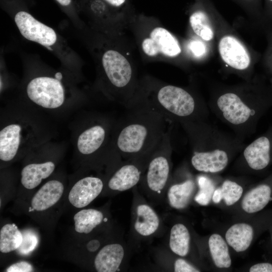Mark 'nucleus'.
<instances>
[{"instance_id": "obj_1", "label": "nucleus", "mask_w": 272, "mask_h": 272, "mask_svg": "<svg viewBox=\"0 0 272 272\" xmlns=\"http://www.w3.org/2000/svg\"><path fill=\"white\" fill-rule=\"evenodd\" d=\"M209 106L234 134L244 140L254 133L259 121L272 106L269 84L253 79L233 85L212 88Z\"/></svg>"}, {"instance_id": "obj_2", "label": "nucleus", "mask_w": 272, "mask_h": 272, "mask_svg": "<svg viewBox=\"0 0 272 272\" xmlns=\"http://www.w3.org/2000/svg\"><path fill=\"white\" fill-rule=\"evenodd\" d=\"M128 110L117 124L114 149L126 160L148 158L163 139L167 121L144 99Z\"/></svg>"}, {"instance_id": "obj_3", "label": "nucleus", "mask_w": 272, "mask_h": 272, "mask_svg": "<svg viewBox=\"0 0 272 272\" xmlns=\"http://www.w3.org/2000/svg\"><path fill=\"white\" fill-rule=\"evenodd\" d=\"M188 138L191 163L199 172L215 173L223 170L232 156L244 148L243 140L223 131L206 120L181 124Z\"/></svg>"}, {"instance_id": "obj_4", "label": "nucleus", "mask_w": 272, "mask_h": 272, "mask_svg": "<svg viewBox=\"0 0 272 272\" xmlns=\"http://www.w3.org/2000/svg\"><path fill=\"white\" fill-rule=\"evenodd\" d=\"M144 98L168 122L183 123L206 120L209 107L193 91L172 85L161 86Z\"/></svg>"}, {"instance_id": "obj_5", "label": "nucleus", "mask_w": 272, "mask_h": 272, "mask_svg": "<svg viewBox=\"0 0 272 272\" xmlns=\"http://www.w3.org/2000/svg\"><path fill=\"white\" fill-rule=\"evenodd\" d=\"M216 39L220 58L229 73L248 81L252 79L258 52L249 47L227 22L216 29Z\"/></svg>"}, {"instance_id": "obj_6", "label": "nucleus", "mask_w": 272, "mask_h": 272, "mask_svg": "<svg viewBox=\"0 0 272 272\" xmlns=\"http://www.w3.org/2000/svg\"><path fill=\"white\" fill-rule=\"evenodd\" d=\"M105 77L117 93L118 100L127 109L139 103L143 97L135 92L132 68L127 58L114 49L105 51L101 58Z\"/></svg>"}, {"instance_id": "obj_7", "label": "nucleus", "mask_w": 272, "mask_h": 272, "mask_svg": "<svg viewBox=\"0 0 272 272\" xmlns=\"http://www.w3.org/2000/svg\"><path fill=\"white\" fill-rule=\"evenodd\" d=\"M171 127L150 156L141 181L148 192L160 195L164 192L170 179L172 152Z\"/></svg>"}, {"instance_id": "obj_8", "label": "nucleus", "mask_w": 272, "mask_h": 272, "mask_svg": "<svg viewBox=\"0 0 272 272\" xmlns=\"http://www.w3.org/2000/svg\"><path fill=\"white\" fill-rule=\"evenodd\" d=\"M29 98L45 108L60 107L65 100L64 91L60 80L49 77H38L30 81L26 88Z\"/></svg>"}, {"instance_id": "obj_9", "label": "nucleus", "mask_w": 272, "mask_h": 272, "mask_svg": "<svg viewBox=\"0 0 272 272\" xmlns=\"http://www.w3.org/2000/svg\"><path fill=\"white\" fill-rule=\"evenodd\" d=\"M144 53L149 57L162 55L171 58L181 55L182 48L178 40L170 32L161 27L153 28L142 42Z\"/></svg>"}, {"instance_id": "obj_10", "label": "nucleus", "mask_w": 272, "mask_h": 272, "mask_svg": "<svg viewBox=\"0 0 272 272\" xmlns=\"http://www.w3.org/2000/svg\"><path fill=\"white\" fill-rule=\"evenodd\" d=\"M241 153L250 169L259 171L267 168L272 163V126L245 146Z\"/></svg>"}, {"instance_id": "obj_11", "label": "nucleus", "mask_w": 272, "mask_h": 272, "mask_svg": "<svg viewBox=\"0 0 272 272\" xmlns=\"http://www.w3.org/2000/svg\"><path fill=\"white\" fill-rule=\"evenodd\" d=\"M150 157L128 159L123 162L109 178V188L122 192L137 185L141 181Z\"/></svg>"}, {"instance_id": "obj_12", "label": "nucleus", "mask_w": 272, "mask_h": 272, "mask_svg": "<svg viewBox=\"0 0 272 272\" xmlns=\"http://www.w3.org/2000/svg\"><path fill=\"white\" fill-rule=\"evenodd\" d=\"M14 19L21 35L26 39L46 47L55 43L57 35L54 30L29 13L20 11L16 14Z\"/></svg>"}, {"instance_id": "obj_13", "label": "nucleus", "mask_w": 272, "mask_h": 272, "mask_svg": "<svg viewBox=\"0 0 272 272\" xmlns=\"http://www.w3.org/2000/svg\"><path fill=\"white\" fill-rule=\"evenodd\" d=\"M103 181L99 177L88 176L77 181L70 191V202L77 208H83L89 205L102 192Z\"/></svg>"}, {"instance_id": "obj_14", "label": "nucleus", "mask_w": 272, "mask_h": 272, "mask_svg": "<svg viewBox=\"0 0 272 272\" xmlns=\"http://www.w3.org/2000/svg\"><path fill=\"white\" fill-rule=\"evenodd\" d=\"M102 123H96L85 129L79 136L77 148L84 155H91L104 146L108 136V127Z\"/></svg>"}, {"instance_id": "obj_15", "label": "nucleus", "mask_w": 272, "mask_h": 272, "mask_svg": "<svg viewBox=\"0 0 272 272\" xmlns=\"http://www.w3.org/2000/svg\"><path fill=\"white\" fill-rule=\"evenodd\" d=\"M271 200L272 176L248 191L242 200L241 207L247 213H255L263 210Z\"/></svg>"}, {"instance_id": "obj_16", "label": "nucleus", "mask_w": 272, "mask_h": 272, "mask_svg": "<svg viewBox=\"0 0 272 272\" xmlns=\"http://www.w3.org/2000/svg\"><path fill=\"white\" fill-rule=\"evenodd\" d=\"M125 251L119 243H111L102 247L96 255L94 267L98 272L117 271L123 260Z\"/></svg>"}, {"instance_id": "obj_17", "label": "nucleus", "mask_w": 272, "mask_h": 272, "mask_svg": "<svg viewBox=\"0 0 272 272\" xmlns=\"http://www.w3.org/2000/svg\"><path fill=\"white\" fill-rule=\"evenodd\" d=\"M64 186L59 181L52 180L45 183L33 196L31 207L34 211L42 212L55 205L60 199Z\"/></svg>"}, {"instance_id": "obj_18", "label": "nucleus", "mask_w": 272, "mask_h": 272, "mask_svg": "<svg viewBox=\"0 0 272 272\" xmlns=\"http://www.w3.org/2000/svg\"><path fill=\"white\" fill-rule=\"evenodd\" d=\"M134 211L133 226L136 233L142 237H149L156 233L160 221L154 209L145 202H141L137 205Z\"/></svg>"}, {"instance_id": "obj_19", "label": "nucleus", "mask_w": 272, "mask_h": 272, "mask_svg": "<svg viewBox=\"0 0 272 272\" xmlns=\"http://www.w3.org/2000/svg\"><path fill=\"white\" fill-rule=\"evenodd\" d=\"M22 127L17 123L9 124L0 131V159L10 161L18 153L22 140Z\"/></svg>"}, {"instance_id": "obj_20", "label": "nucleus", "mask_w": 272, "mask_h": 272, "mask_svg": "<svg viewBox=\"0 0 272 272\" xmlns=\"http://www.w3.org/2000/svg\"><path fill=\"white\" fill-rule=\"evenodd\" d=\"M219 19L204 10H198L190 15L189 21L192 30L197 37L210 43L216 38V25Z\"/></svg>"}, {"instance_id": "obj_21", "label": "nucleus", "mask_w": 272, "mask_h": 272, "mask_svg": "<svg viewBox=\"0 0 272 272\" xmlns=\"http://www.w3.org/2000/svg\"><path fill=\"white\" fill-rule=\"evenodd\" d=\"M54 169L55 164L51 161L28 164L22 170L21 183L28 189H33L38 186L43 179L48 178Z\"/></svg>"}, {"instance_id": "obj_22", "label": "nucleus", "mask_w": 272, "mask_h": 272, "mask_svg": "<svg viewBox=\"0 0 272 272\" xmlns=\"http://www.w3.org/2000/svg\"><path fill=\"white\" fill-rule=\"evenodd\" d=\"M195 188V181L191 178L172 184L167 191V198L170 206L177 210L186 208L189 204Z\"/></svg>"}, {"instance_id": "obj_23", "label": "nucleus", "mask_w": 272, "mask_h": 272, "mask_svg": "<svg viewBox=\"0 0 272 272\" xmlns=\"http://www.w3.org/2000/svg\"><path fill=\"white\" fill-rule=\"evenodd\" d=\"M254 236L252 227L246 223H237L227 231L225 239L227 243L236 252L245 251L250 245Z\"/></svg>"}, {"instance_id": "obj_24", "label": "nucleus", "mask_w": 272, "mask_h": 272, "mask_svg": "<svg viewBox=\"0 0 272 272\" xmlns=\"http://www.w3.org/2000/svg\"><path fill=\"white\" fill-rule=\"evenodd\" d=\"M190 242V233L184 225L177 223L172 227L169 245L174 253L181 257L187 255L189 251Z\"/></svg>"}, {"instance_id": "obj_25", "label": "nucleus", "mask_w": 272, "mask_h": 272, "mask_svg": "<svg viewBox=\"0 0 272 272\" xmlns=\"http://www.w3.org/2000/svg\"><path fill=\"white\" fill-rule=\"evenodd\" d=\"M103 219V214L99 210L93 209L81 210L74 217L75 230L79 233H90L101 224Z\"/></svg>"}, {"instance_id": "obj_26", "label": "nucleus", "mask_w": 272, "mask_h": 272, "mask_svg": "<svg viewBox=\"0 0 272 272\" xmlns=\"http://www.w3.org/2000/svg\"><path fill=\"white\" fill-rule=\"evenodd\" d=\"M209 247L213 260L218 268H228L231 265V259L227 244L218 234H212L209 239Z\"/></svg>"}, {"instance_id": "obj_27", "label": "nucleus", "mask_w": 272, "mask_h": 272, "mask_svg": "<svg viewBox=\"0 0 272 272\" xmlns=\"http://www.w3.org/2000/svg\"><path fill=\"white\" fill-rule=\"evenodd\" d=\"M23 239V234L15 224H6L0 231L1 252L7 253L18 249Z\"/></svg>"}, {"instance_id": "obj_28", "label": "nucleus", "mask_w": 272, "mask_h": 272, "mask_svg": "<svg viewBox=\"0 0 272 272\" xmlns=\"http://www.w3.org/2000/svg\"><path fill=\"white\" fill-rule=\"evenodd\" d=\"M242 187L234 181L225 180L222 185L215 189L212 197L216 203L223 199L227 206H231L236 202L243 193Z\"/></svg>"}, {"instance_id": "obj_29", "label": "nucleus", "mask_w": 272, "mask_h": 272, "mask_svg": "<svg viewBox=\"0 0 272 272\" xmlns=\"http://www.w3.org/2000/svg\"><path fill=\"white\" fill-rule=\"evenodd\" d=\"M199 190L196 194L194 200L202 206H207L212 199L215 186L213 181L205 176H200L197 178Z\"/></svg>"}, {"instance_id": "obj_30", "label": "nucleus", "mask_w": 272, "mask_h": 272, "mask_svg": "<svg viewBox=\"0 0 272 272\" xmlns=\"http://www.w3.org/2000/svg\"><path fill=\"white\" fill-rule=\"evenodd\" d=\"M187 46L190 53L196 58H205L209 54V43L198 37L191 39L188 42Z\"/></svg>"}, {"instance_id": "obj_31", "label": "nucleus", "mask_w": 272, "mask_h": 272, "mask_svg": "<svg viewBox=\"0 0 272 272\" xmlns=\"http://www.w3.org/2000/svg\"><path fill=\"white\" fill-rule=\"evenodd\" d=\"M267 47L262 59L263 65L269 75H272V26L265 30Z\"/></svg>"}, {"instance_id": "obj_32", "label": "nucleus", "mask_w": 272, "mask_h": 272, "mask_svg": "<svg viewBox=\"0 0 272 272\" xmlns=\"http://www.w3.org/2000/svg\"><path fill=\"white\" fill-rule=\"evenodd\" d=\"M23 235V242L18 248L20 253L26 254L33 251L38 244V238L32 232H25Z\"/></svg>"}, {"instance_id": "obj_33", "label": "nucleus", "mask_w": 272, "mask_h": 272, "mask_svg": "<svg viewBox=\"0 0 272 272\" xmlns=\"http://www.w3.org/2000/svg\"><path fill=\"white\" fill-rule=\"evenodd\" d=\"M174 271L175 272H198L200 270L185 259L178 258L174 262Z\"/></svg>"}, {"instance_id": "obj_34", "label": "nucleus", "mask_w": 272, "mask_h": 272, "mask_svg": "<svg viewBox=\"0 0 272 272\" xmlns=\"http://www.w3.org/2000/svg\"><path fill=\"white\" fill-rule=\"evenodd\" d=\"M33 267L31 263L27 261H22L15 263L8 267L7 272H30Z\"/></svg>"}, {"instance_id": "obj_35", "label": "nucleus", "mask_w": 272, "mask_h": 272, "mask_svg": "<svg viewBox=\"0 0 272 272\" xmlns=\"http://www.w3.org/2000/svg\"><path fill=\"white\" fill-rule=\"evenodd\" d=\"M250 272H272V263L263 262L258 263L251 266Z\"/></svg>"}, {"instance_id": "obj_36", "label": "nucleus", "mask_w": 272, "mask_h": 272, "mask_svg": "<svg viewBox=\"0 0 272 272\" xmlns=\"http://www.w3.org/2000/svg\"><path fill=\"white\" fill-rule=\"evenodd\" d=\"M104 1L113 7H119L122 6L125 3L126 0H104Z\"/></svg>"}, {"instance_id": "obj_37", "label": "nucleus", "mask_w": 272, "mask_h": 272, "mask_svg": "<svg viewBox=\"0 0 272 272\" xmlns=\"http://www.w3.org/2000/svg\"><path fill=\"white\" fill-rule=\"evenodd\" d=\"M59 4L63 6H67L71 3L72 0H56Z\"/></svg>"}, {"instance_id": "obj_38", "label": "nucleus", "mask_w": 272, "mask_h": 272, "mask_svg": "<svg viewBox=\"0 0 272 272\" xmlns=\"http://www.w3.org/2000/svg\"><path fill=\"white\" fill-rule=\"evenodd\" d=\"M55 78L59 80L62 79V75L60 73H56L55 75Z\"/></svg>"}, {"instance_id": "obj_39", "label": "nucleus", "mask_w": 272, "mask_h": 272, "mask_svg": "<svg viewBox=\"0 0 272 272\" xmlns=\"http://www.w3.org/2000/svg\"><path fill=\"white\" fill-rule=\"evenodd\" d=\"M269 85L272 91V75L269 76Z\"/></svg>"}, {"instance_id": "obj_40", "label": "nucleus", "mask_w": 272, "mask_h": 272, "mask_svg": "<svg viewBox=\"0 0 272 272\" xmlns=\"http://www.w3.org/2000/svg\"><path fill=\"white\" fill-rule=\"evenodd\" d=\"M271 243H272V234H271Z\"/></svg>"}, {"instance_id": "obj_41", "label": "nucleus", "mask_w": 272, "mask_h": 272, "mask_svg": "<svg viewBox=\"0 0 272 272\" xmlns=\"http://www.w3.org/2000/svg\"><path fill=\"white\" fill-rule=\"evenodd\" d=\"M269 2L272 3V0H268Z\"/></svg>"}, {"instance_id": "obj_42", "label": "nucleus", "mask_w": 272, "mask_h": 272, "mask_svg": "<svg viewBox=\"0 0 272 272\" xmlns=\"http://www.w3.org/2000/svg\"><path fill=\"white\" fill-rule=\"evenodd\" d=\"M245 1H249V0H245Z\"/></svg>"}]
</instances>
